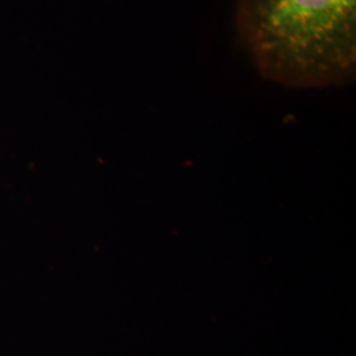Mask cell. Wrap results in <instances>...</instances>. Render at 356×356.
<instances>
[{
  "instance_id": "1",
  "label": "cell",
  "mask_w": 356,
  "mask_h": 356,
  "mask_svg": "<svg viewBox=\"0 0 356 356\" xmlns=\"http://www.w3.org/2000/svg\"><path fill=\"white\" fill-rule=\"evenodd\" d=\"M235 26L259 74L293 89L356 76V0H236Z\"/></svg>"
}]
</instances>
